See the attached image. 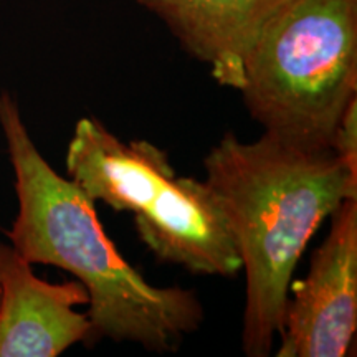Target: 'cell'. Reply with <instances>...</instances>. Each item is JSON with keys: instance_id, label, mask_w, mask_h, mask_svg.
<instances>
[{"instance_id": "3", "label": "cell", "mask_w": 357, "mask_h": 357, "mask_svg": "<svg viewBox=\"0 0 357 357\" xmlns=\"http://www.w3.org/2000/svg\"><path fill=\"white\" fill-rule=\"evenodd\" d=\"M238 91L265 132L331 149L357 96V0H281L245 56Z\"/></svg>"}, {"instance_id": "5", "label": "cell", "mask_w": 357, "mask_h": 357, "mask_svg": "<svg viewBox=\"0 0 357 357\" xmlns=\"http://www.w3.org/2000/svg\"><path fill=\"white\" fill-rule=\"evenodd\" d=\"M278 357H342L357 328V199L331 213V229L310 271L289 284Z\"/></svg>"}, {"instance_id": "2", "label": "cell", "mask_w": 357, "mask_h": 357, "mask_svg": "<svg viewBox=\"0 0 357 357\" xmlns=\"http://www.w3.org/2000/svg\"><path fill=\"white\" fill-rule=\"evenodd\" d=\"M204 164L247 276L243 352L265 357L283 328L296 263L324 218L357 199V176L333 149L268 132L253 142L225 134Z\"/></svg>"}, {"instance_id": "7", "label": "cell", "mask_w": 357, "mask_h": 357, "mask_svg": "<svg viewBox=\"0 0 357 357\" xmlns=\"http://www.w3.org/2000/svg\"><path fill=\"white\" fill-rule=\"evenodd\" d=\"M182 47L211 66L222 86L240 89L253 40L281 0H137Z\"/></svg>"}, {"instance_id": "1", "label": "cell", "mask_w": 357, "mask_h": 357, "mask_svg": "<svg viewBox=\"0 0 357 357\" xmlns=\"http://www.w3.org/2000/svg\"><path fill=\"white\" fill-rule=\"evenodd\" d=\"M0 129L19 200L6 231L12 247L32 265L70 271L86 288L91 346L108 337L154 352L176 351L204 319L195 293L154 287L129 265L102 229L95 200L40 154L8 91H0Z\"/></svg>"}, {"instance_id": "8", "label": "cell", "mask_w": 357, "mask_h": 357, "mask_svg": "<svg viewBox=\"0 0 357 357\" xmlns=\"http://www.w3.org/2000/svg\"><path fill=\"white\" fill-rule=\"evenodd\" d=\"M331 149L352 174L357 176V96L346 106L334 131Z\"/></svg>"}, {"instance_id": "4", "label": "cell", "mask_w": 357, "mask_h": 357, "mask_svg": "<svg viewBox=\"0 0 357 357\" xmlns=\"http://www.w3.org/2000/svg\"><path fill=\"white\" fill-rule=\"evenodd\" d=\"M66 172L95 202L131 212L137 235L162 261L195 275L242 270L215 195L205 181L178 177L153 142H124L95 118H82L66 149Z\"/></svg>"}, {"instance_id": "6", "label": "cell", "mask_w": 357, "mask_h": 357, "mask_svg": "<svg viewBox=\"0 0 357 357\" xmlns=\"http://www.w3.org/2000/svg\"><path fill=\"white\" fill-rule=\"evenodd\" d=\"M89 303L79 281L48 283L12 245L0 243V357H56L91 346V321L77 306Z\"/></svg>"}]
</instances>
